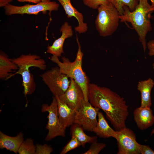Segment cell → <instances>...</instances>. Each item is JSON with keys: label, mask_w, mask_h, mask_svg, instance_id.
<instances>
[{"label": "cell", "mask_w": 154, "mask_h": 154, "mask_svg": "<svg viewBox=\"0 0 154 154\" xmlns=\"http://www.w3.org/2000/svg\"><path fill=\"white\" fill-rule=\"evenodd\" d=\"M88 101L93 106L105 112L116 130L126 127L128 107L123 97L108 88L89 83Z\"/></svg>", "instance_id": "6da1fadb"}, {"label": "cell", "mask_w": 154, "mask_h": 154, "mask_svg": "<svg viewBox=\"0 0 154 154\" xmlns=\"http://www.w3.org/2000/svg\"><path fill=\"white\" fill-rule=\"evenodd\" d=\"M122 15L119 16L121 22L130 23L139 36L144 52L147 47L146 36L152 28L150 21L151 13L153 11L148 0H139L138 3L134 10L131 11L129 8L123 7Z\"/></svg>", "instance_id": "7a4b0ae2"}, {"label": "cell", "mask_w": 154, "mask_h": 154, "mask_svg": "<svg viewBox=\"0 0 154 154\" xmlns=\"http://www.w3.org/2000/svg\"><path fill=\"white\" fill-rule=\"evenodd\" d=\"M76 40L78 49L74 61L71 62L69 59L64 56L62 57V61L58 57L52 55L50 59L52 62L56 64L60 72L66 75L68 78L72 79L79 85L82 89L84 96V100L88 101V88L89 79L83 70L82 60L84 55L81 46L76 35Z\"/></svg>", "instance_id": "3957f363"}, {"label": "cell", "mask_w": 154, "mask_h": 154, "mask_svg": "<svg viewBox=\"0 0 154 154\" xmlns=\"http://www.w3.org/2000/svg\"><path fill=\"white\" fill-rule=\"evenodd\" d=\"M13 61L18 66L19 69L11 76L17 74L21 75L22 78V85L23 87V93L25 95L33 94L36 88V84L33 76L30 72L29 68L34 67L42 70L46 68L45 61L36 54H22L19 56L12 59Z\"/></svg>", "instance_id": "277c9868"}, {"label": "cell", "mask_w": 154, "mask_h": 154, "mask_svg": "<svg viewBox=\"0 0 154 154\" xmlns=\"http://www.w3.org/2000/svg\"><path fill=\"white\" fill-rule=\"evenodd\" d=\"M97 9L98 14L95 22L96 29L102 37L111 35L119 26V15L117 10L109 2L100 6Z\"/></svg>", "instance_id": "5b68a950"}, {"label": "cell", "mask_w": 154, "mask_h": 154, "mask_svg": "<svg viewBox=\"0 0 154 154\" xmlns=\"http://www.w3.org/2000/svg\"><path fill=\"white\" fill-rule=\"evenodd\" d=\"M42 80L54 95L59 96L68 88L70 80L61 73L58 66L53 67L40 75Z\"/></svg>", "instance_id": "8992f818"}, {"label": "cell", "mask_w": 154, "mask_h": 154, "mask_svg": "<svg viewBox=\"0 0 154 154\" xmlns=\"http://www.w3.org/2000/svg\"><path fill=\"white\" fill-rule=\"evenodd\" d=\"M42 112H48V121L46 127L48 133L45 140L49 141L58 136H65V130L62 126L60 122L58 113V104L56 97H52V102L50 105L44 104L42 105Z\"/></svg>", "instance_id": "52a82bcc"}, {"label": "cell", "mask_w": 154, "mask_h": 154, "mask_svg": "<svg viewBox=\"0 0 154 154\" xmlns=\"http://www.w3.org/2000/svg\"><path fill=\"white\" fill-rule=\"evenodd\" d=\"M100 109L93 106L89 101L83 100L76 111L74 123L80 125L84 130L92 131L97 125L96 117Z\"/></svg>", "instance_id": "ba28073f"}, {"label": "cell", "mask_w": 154, "mask_h": 154, "mask_svg": "<svg viewBox=\"0 0 154 154\" xmlns=\"http://www.w3.org/2000/svg\"><path fill=\"white\" fill-rule=\"evenodd\" d=\"M59 5L55 1L46 0L35 5H26L17 6L9 4L4 7L5 12L7 15L14 14H25L37 15L42 12L48 11L50 13L53 11H57Z\"/></svg>", "instance_id": "9c48e42d"}, {"label": "cell", "mask_w": 154, "mask_h": 154, "mask_svg": "<svg viewBox=\"0 0 154 154\" xmlns=\"http://www.w3.org/2000/svg\"><path fill=\"white\" fill-rule=\"evenodd\" d=\"M115 139L117 143V154H140V144L137 141L135 135L132 130L126 127L116 131Z\"/></svg>", "instance_id": "30bf717a"}, {"label": "cell", "mask_w": 154, "mask_h": 154, "mask_svg": "<svg viewBox=\"0 0 154 154\" xmlns=\"http://www.w3.org/2000/svg\"><path fill=\"white\" fill-rule=\"evenodd\" d=\"M58 97L62 101L76 112L79 109L82 101L84 99L81 87L72 79H70V85L65 92Z\"/></svg>", "instance_id": "8fae6325"}, {"label": "cell", "mask_w": 154, "mask_h": 154, "mask_svg": "<svg viewBox=\"0 0 154 154\" xmlns=\"http://www.w3.org/2000/svg\"><path fill=\"white\" fill-rule=\"evenodd\" d=\"M60 31L62 35L60 37L56 39L51 45L47 47L46 52L60 57L64 53L63 45L65 40L72 37L73 35V31L72 26L67 22H65L61 26Z\"/></svg>", "instance_id": "7c38bea8"}, {"label": "cell", "mask_w": 154, "mask_h": 154, "mask_svg": "<svg viewBox=\"0 0 154 154\" xmlns=\"http://www.w3.org/2000/svg\"><path fill=\"white\" fill-rule=\"evenodd\" d=\"M133 114L134 120L141 130L149 128L154 123V116L151 108L140 107L134 110Z\"/></svg>", "instance_id": "4fadbf2b"}, {"label": "cell", "mask_w": 154, "mask_h": 154, "mask_svg": "<svg viewBox=\"0 0 154 154\" xmlns=\"http://www.w3.org/2000/svg\"><path fill=\"white\" fill-rule=\"evenodd\" d=\"M62 6L68 18L74 17L77 20L78 25L75 27L76 31L79 34L85 33L87 30V24L84 22L82 14L76 9L71 3L70 0H57Z\"/></svg>", "instance_id": "5bb4252c"}, {"label": "cell", "mask_w": 154, "mask_h": 154, "mask_svg": "<svg viewBox=\"0 0 154 154\" xmlns=\"http://www.w3.org/2000/svg\"><path fill=\"white\" fill-rule=\"evenodd\" d=\"M55 97L57 102L59 119L62 126L66 130L67 127L74 123L76 112L62 101L58 96Z\"/></svg>", "instance_id": "9a60e30c"}, {"label": "cell", "mask_w": 154, "mask_h": 154, "mask_svg": "<svg viewBox=\"0 0 154 154\" xmlns=\"http://www.w3.org/2000/svg\"><path fill=\"white\" fill-rule=\"evenodd\" d=\"M154 86V81L151 78L138 82L137 89L141 94L140 107L151 108L152 105L151 92Z\"/></svg>", "instance_id": "2e32d148"}, {"label": "cell", "mask_w": 154, "mask_h": 154, "mask_svg": "<svg viewBox=\"0 0 154 154\" xmlns=\"http://www.w3.org/2000/svg\"><path fill=\"white\" fill-rule=\"evenodd\" d=\"M24 141L23 135L19 133L15 137L7 135L0 132V148L5 149L15 153H18L19 148Z\"/></svg>", "instance_id": "e0dca14e"}, {"label": "cell", "mask_w": 154, "mask_h": 154, "mask_svg": "<svg viewBox=\"0 0 154 154\" xmlns=\"http://www.w3.org/2000/svg\"><path fill=\"white\" fill-rule=\"evenodd\" d=\"M97 116L98 123L92 131L100 137L107 138L112 137L115 138L116 131L114 130L109 125L102 113L99 111Z\"/></svg>", "instance_id": "ac0fdd59"}, {"label": "cell", "mask_w": 154, "mask_h": 154, "mask_svg": "<svg viewBox=\"0 0 154 154\" xmlns=\"http://www.w3.org/2000/svg\"><path fill=\"white\" fill-rule=\"evenodd\" d=\"M17 66L3 52L0 54V78L1 80H7L11 77L12 73L18 70Z\"/></svg>", "instance_id": "d6986e66"}, {"label": "cell", "mask_w": 154, "mask_h": 154, "mask_svg": "<svg viewBox=\"0 0 154 154\" xmlns=\"http://www.w3.org/2000/svg\"><path fill=\"white\" fill-rule=\"evenodd\" d=\"M84 131L81 126L75 123L72 126L71 129L72 135L76 138L81 143V146L84 147L87 143H91L97 141V137L89 136L86 134Z\"/></svg>", "instance_id": "ffe728a7"}, {"label": "cell", "mask_w": 154, "mask_h": 154, "mask_svg": "<svg viewBox=\"0 0 154 154\" xmlns=\"http://www.w3.org/2000/svg\"><path fill=\"white\" fill-rule=\"evenodd\" d=\"M107 0L117 9L120 15H122L123 13L124 6L127 7L131 11H132L135 9L139 2V0Z\"/></svg>", "instance_id": "44dd1931"}, {"label": "cell", "mask_w": 154, "mask_h": 154, "mask_svg": "<svg viewBox=\"0 0 154 154\" xmlns=\"http://www.w3.org/2000/svg\"><path fill=\"white\" fill-rule=\"evenodd\" d=\"M36 146L33 139L29 138L24 141L18 151L19 154H36Z\"/></svg>", "instance_id": "7402d4cb"}, {"label": "cell", "mask_w": 154, "mask_h": 154, "mask_svg": "<svg viewBox=\"0 0 154 154\" xmlns=\"http://www.w3.org/2000/svg\"><path fill=\"white\" fill-rule=\"evenodd\" d=\"M80 146H81V145L80 142L75 137L72 135L70 140L63 147L60 152V154H65L69 151Z\"/></svg>", "instance_id": "603a6c76"}, {"label": "cell", "mask_w": 154, "mask_h": 154, "mask_svg": "<svg viewBox=\"0 0 154 154\" xmlns=\"http://www.w3.org/2000/svg\"><path fill=\"white\" fill-rule=\"evenodd\" d=\"M106 145L104 143H98L95 141L91 143L89 149L83 154H98L106 147Z\"/></svg>", "instance_id": "cb8c5ba5"}, {"label": "cell", "mask_w": 154, "mask_h": 154, "mask_svg": "<svg viewBox=\"0 0 154 154\" xmlns=\"http://www.w3.org/2000/svg\"><path fill=\"white\" fill-rule=\"evenodd\" d=\"M83 2L86 6L94 9H97L100 6L108 3L107 0H83Z\"/></svg>", "instance_id": "d4e9b609"}, {"label": "cell", "mask_w": 154, "mask_h": 154, "mask_svg": "<svg viewBox=\"0 0 154 154\" xmlns=\"http://www.w3.org/2000/svg\"><path fill=\"white\" fill-rule=\"evenodd\" d=\"M36 146V154H50L53 150L51 146L46 144L43 145L37 144Z\"/></svg>", "instance_id": "484cf974"}, {"label": "cell", "mask_w": 154, "mask_h": 154, "mask_svg": "<svg viewBox=\"0 0 154 154\" xmlns=\"http://www.w3.org/2000/svg\"><path fill=\"white\" fill-rule=\"evenodd\" d=\"M139 151L141 154H154V151L148 145L140 144Z\"/></svg>", "instance_id": "4316f807"}, {"label": "cell", "mask_w": 154, "mask_h": 154, "mask_svg": "<svg viewBox=\"0 0 154 154\" xmlns=\"http://www.w3.org/2000/svg\"><path fill=\"white\" fill-rule=\"evenodd\" d=\"M147 47L149 50V55L154 56V40H150L147 42ZM152 66L153 69H154V62Z\"/></svg>", "instance_id": "83f0119b"}, {"label": "cell", "mask_w": 154, "mask_h": 154, "mask_svg": "<svg viewBox=\"0 0 154 154\" xmlns=\"http://www.w3.org/2000/svg\"><path fill=\"white\" fill-rule=\"evenodd\" d=\"M18 1L21 2H29L35 4L41 2L46 0H17Z\"/></svg>", "instance_id": "f1b7e54d"}, {"label": "cell", "mask_w": 154, "mask_h": 154, "mask_svg": "<svg viewBox=\"0 0 154 154\" xmlns=\"http://www.w3.org/2000/svg\"><path fill=\"white\" fill-rule=\"evenodd\" d=\"M13 0H0V6L1 7H5L9 4Z\"/></svg>", "instance_id": "f546056e"}, {"label": "cell", "mask_w": 154, "mask_h": 154, "mask_svg": "<svg viewBox=\"0 0 154 154\" xmlns=\"http://www.w3.org/2000/svg\"><path fill=\"white\" fill-rule=\"evenodd\" d=\"M151 2V6L152 9L154 11V0H150Z\"/></svg>", "instance_id": "4dcf8cb0"}, {"label": "cell", "mask_w": 154, "mask_h": 154, "mask_svg": "<svg viewBox=\"0 0 154 154\" xmlns=\"http://www.w3.org/2000/svg\"><path fill=\"white\" fill-rule=\"evenodd\" d=\"M153 134H154V128L152 130L151 134V135Z\"/></svg>", "instance_id": "1f68e13d"}]
</instances>
